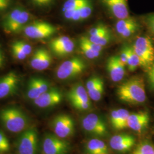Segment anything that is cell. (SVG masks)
<instances>
[{
    "instance_id": "obj_1",
    "label": "cell",
    "mask_w": 154,
    "mask_h": 154,
    "mask_svg": "<svg viewBox=\"0 0 154 154\" xmlns=\"http://www.w3.org/2000/svg\"><path fill=\"white\" fill-rule=\"evenodd\" d=\"M116 94L121 101L131 105H141L146 100L145 83L143 78L131 77L121 84Z\"/></svg>"
},
{
    "instance_id": "obj_2",
    "label": "cell",
    "mask_w": 154,
    "mask_h": 154,
    "mask_svg": "<svg viewBox=\"0 0 154 154\" xmlns=\"http://www.w3.org/2000/svg\"><path fill=\"white\" fill-rule=\"evenodd\" d=\"M0 123L13 134H21L30 126L28 116L15 107H7L0 111Z\"/></svg>"
},
{
    "instance_id": "obj_3",
    "label": "cell",
    "mask_w": 154,
    "mask_h": 154,
    "mask_svg": "<svg viewBox=\"0 0 154 154\" xmlns=\"http://www.w3.org/2000/svg\"><path fill=\"white\" fill-rule=\"evenodd\" d=\"M30 13L22 7H16L4 17L2 25L7 33H16L22 30L30 19Z\"/></svg>"
},
{
    "instance_id": "obj_4",
    "label": "cell",
    "mask_w": 154,
    "mask_h": 154,
    "mask_svg": "<svg viewBox=\"0 0 154 154\" xmlns=\"http://www.w3.org/2000/svg\"><path fill=\"white\" fill-rule=\"evenodd\" d=\"M38 134L35 127H29L20 134L16 143L17 154H38Z\"/></svg>"
},
{
    "instance_id": "obj_5",
    "label": "cell",
    "mask_w": 154,
    "mask_h": 154,
    "mask_svg": "<svg viewBox=\"0 0 154 154\" xmlns=\"http://www.w3.org/2000/svg\"><path fill=\"white\" fill-rule=\"evenodd\" d=\"M132 48L140 59V66L148 70L154 62V45L151 39L147 36L138 37Z\"/></svg>"
},
{
    "instance_id": "obj_6",
    "label": "cell",
    "mask_w": 154,
    "mask_h": 154,
    "mask_svg": "<svg viewBox=\"0 0 154 154\" xmlns=\"http://www.w3.org/2000/svg\"><path fill=\"white\" fill-rule=\"evenodd\" d=\"M86 66L82 59L75 57L61 63L57 70L56 76L60 80L70 79L81 74Z\"/></svg>"
},
{
    "instance_id": "obj_7",
    "label": "cell",
    "mask_w": 154,
    "mask_h": 154,
    "mask_svg": "<svg viewBox=\"0 0 154 154\" xmlns=\"http://www.w3.org/2000/svg\"><path fill=\"white\" fill-rule=\"evenodd\" d=\"M70 151V144L66 139L59 138L54 134H47L44 137L42 154H69Z\"/></svg>"
},
{
    "instance_id": "obj_8",
    "label": "cell",
    "mask_w": 154,
    "mask_h": 154,
    "mask_svg": "<svg viewBox=\"0 0 154 154\" xmlns=\"http://www.w3.org/2000/svg\"><path fill=\"white\" fill-rule=\"evenodd\" d=\"M51 127L54 134L63 139L72 137L75 131L74 122L67 114L56 116L51 122Z\"/></svg>"
},
{
    "instance_id": "obj_9",
    "label": "cell",
    "mask_w": 154,
    "mask_h": 154,
    "mask_svg": "<svg viewBox=\"0 0 154 154\" xmlns=\"http://www.w3.org/2000/svg\"><path fill=\"white\" fill-rule=\"evenodd\" d=\"M22 30L25 35L28 38L41 39L54 35L57 32V29L48 22L34 21L26 25Z\"/></svg>"
},
{
    "instance_id": "obj_10",
    "label": "cell",
    "mask_w": 154,
    "mask_h": 154,
    "mask_svg": "<svg viewBox=\"0 0 154 154\" xmlns=\"http://www.w3.org/2000/svg\"><path fill=\"white\" fill-rule=\"evenodd\" d=\"M83 129L88 134L99 138L106 137L108 130L105 122L96 114H89L81 120Z\"/></svg>"
},
{
    "instance_id": "obj_11",
    "label": "cell",
    "mask_w": 154,
    "mask_h": 154,
    "mask_svg": "<svg viewBox=\"0 0 154 154\" xmlns=\"http://www.w3.org/2000/svg\"><path fill=\"white\" fill-rule=\"evenodd\" d=\"M67 95L70 103L75 109L87 111L91 109L90 99L86 88L82 84L78 83L72 86Z\"/></svg>"
},
{
    "instance_id": "obj_12",
    "label": "cell",
    "mask_w": 154,
    "mask_h": 154,
    "mask_svg": "<svg viewBox=\"0 0 154 154\" xmlns=\"http://www.w3.org/2000/svg\"><path fill=\"white\" fill-rule=\"evenodd\" d=\"M20 78L16 72H11L0 77V99H5L16 93Z\"/></svg>"
},
{
    "instance_id": "obj_13",
    "label": "cell",
    "mask_w": 154,
    "mask_h": 154,
    "mask_svg": "<svg viewBox=\"0 0 154 154\" xmlns=\"http://www.w3.org/2000/svg\"><path fill=\"white\" fill-rule=\"evenodd\" d=\"M62 100V94L60 90L58 88H50L33 101L34 105L39 108L47 109L59 105Z\"/></svg>"
},
{
    "instance_id": "obj_14",
    "label": "cell",
    "mask_w": 154,
    "mask_h": 154,
    "mask_svg": "<svg viewBox=\"0 0 154 154\" xmlns=\"http://www.w3.org/2000/svg\"><path fill=\"white\" fill-rule=\"evenodd\" d=\"M135 139L130 134H119L110 138V147L118 152H126L132 149L135 144Z\"/></svg>"
},
{
    "instance_id": "obj_15",
    "label": "cell",
    "mask_w": 154,
    "mask_h": 154,
    "mask_svg": "<svg viewBox=\"0 0 154 154\" xmlns=\"http://www.w3.org/2000/svg\"><path fill=\"white\" fill-rule=\"evenodd\" d=\"M49 83L43 78L32 77L28 83L26 95L28 99L34 100L49 88Z\"/></svg>"
},
{
    "instance_id": "obj_16",
    "label": "cell",
    "mask_w": 154,
    "mask_h": 154,
    "mask_svg": "<svg viewBox=\"0 0 154 154\" xmlns=\"http://www.w3.org/2000/svg\"><path fill=\"white\" fill-rule=\"evenodd\" d=\"M125 65L123 64L119 56H111L106 64V69L112 81L118 82L122 80L125 75Z\"/></svg>"
},
{
    "instance_id": "obj_17",
    "label": "cell",
    "mask_w": 154,
    "mask_h": 154,
    "mask_svg": "<svg viewBox=\"0 0 154 154\" xmlns=\"http://www.w3.org/2000/svg\"><path fill=\"white\" fill-rule=\"evenodd\" d=\"M52 62V57L49 51L44 48L36 50L30 61L31 67L38 71L48 69Z\"/></svg>"
},
{
    "instance_id": "obj_18",
    "label": "cell",
    "mask_w": 154,
    "mask_h": 154,
    "mask_svg": "<svg viewBox=\"0 0 154 154\" xmlns=\"http://www.w3.org/2000/svg\"><path fill=\"white\" fill-rule=\"evenodd\" d=\"M149 116L146 111L130 113L127 119V128L136 132L144 131L149 125Z\"/></svg>"
},
{
    "instance_id": "obj_19",
    "label": "cell",
    "mask_w": 154,
    "mask_h": 154,
    "mask_svg": "<svg viewBox=\"0 0 154 154\" xmlns=\"http://www.w3.org/2000/svg\"><path fill=\"white\" fill-rule=\"evenodd\" d=\"M112 15L120 20L129 17L127 0H102Z\"/></svg>"
},
{
    "instance_id": "obj_20",
    "label": "cell",
    "mask_w": 154,
    "mask_h": 154,
    "mask_svg": "<svg viewBox=\"0 0 154 154\" xmlns=\"http://www.w3.org/2000/svg\"><path fill=\"white\" fill-rule=\"evenodd\" d=\"M130 114L128 110L124 109L114 110L110 114V123L116 130H122L127 128V119Z\"/></svg>"
},
{
    "instance_id": "obj_21",
    "label": "cell",
    "mask_w": 154,
    "mask_h": 154,
    "mask_svg": "<svg viewBox=\"0 0 154 154\" xmlns=\"http://www.w3.org/2000/svg\"><path fill=\"white\" fill-rule=\"evenodd\" d=\"M85 151L88 154H110L107 146L99 138L90 139L85 145Z\"/></svg>"
},
{
    "instance_id": "obj_22",
    "label": "cell",
    "mask_w": 154,
    "mask_h": 154,
    "mask_svg": "<svg viewBox=\"0 0 154 154\" xmlns=\"http://www.w3.org/2000/svg\"><path fill=\"white\" fill-rule=\"evenodd\" d=\"M104 82L101 79L95 86L87 91L90 99L93 101H99L102 99L104 93Z\"/></svg>"
},
{
    "instance_id": "obj_23",
    "label": "cell",
    "mask_w": 154,
    "mask_h": 154,
    "mask_svg": "<svg viewBox=\"0 0 154 154\" xmlns=\"http://www.w3.org/2000/svg\"><path fill=\"white\" fill-rule=\"evenodd\" d=\"M91 42L101 46H105L108 44L111 39V34L110 30L99 33L96 35L91 36L88 38Z\"/></svg>"
},
{
    "instance_id": "obj_24",
    "label": "cell",
    "mask_w": 154,
    "mask_h": 154,
    "mask_svg": "<svg viewBox=\"0 0 154 154\" xmlns=\"http://www.w3.org/2000/svg\"><path fill=\"white\" fill-rule=\"evenodd\" d=\"M131 154H154V145L146 140L139 143Z\"/></svg>"
},
{
    "instance_id": "obj_25",
    "label": "cell",
    "mask_w": 154,
    "mask_h": 154,
    "mask_svg": "<svg viewBox=\"0 0 154 154\" xmlns=\"http://www.w3.org/2000/svg\"><path fill=\"white\" fill-rule=\"evenodd\" d=\"M126 66L129 71L134 72L139 66H140V61L137 54L135 53L132 47H130V54L127 60Z\"/></svg>"
},
{
    "instance_id": "obj_26",
    "label": "cell",
    "mask_w": 154,
    "mask_h": 154,
    "mask_svg": "<svg viewBox=\"0 0 154 154\" xmlns=\"http://www.w3.org/2000/svg\"><path fill=\"white\" fill-rule=\"evenodd\" d=\"M75 48V45L74 42L70 39L65 44L61 46L58 48L52 51L55 55L62 57L65 55H69L72 53Z\"/></svg>"
},
{
    "instance_id": "obj_27",
    "label": "cell",
    "mask_w": 154,
    "mask_h": 154,
    "mask_svg": "<svg viewBox=\"0 0 154 154\" xmlns=\"http://www.w3.org/2000/svg\"><path fill=\"white\" fill-rule=\"evenodd\" d=\"M81 21H83L91 16L93 11V5L91 0H85L79 7Z\"/></svg>"
},
{
    "instance_id": "obj_28",
    "label": "cell",
    "mask_w": 154,
    "mask_h": 154,
    "mask_svg": "<svg viewBox=\"0 0 154 154\" xmlns=\"http://www.w3.org/2000/svg\"><path fill=\"white\" fill-rule=\"evenodd\" d=\"M135 22L136 21L134 19L129 17L126 18L119 20L116 23V30L117 33L120 35L125 29Z\"/></svg>"
},
{
    "instance_id": "obj_29",
    "label": "cell",
    "mask_w": 154,
    "mask_h": 154,
    "mask_svg": "<svg viewBox=\"0 0 154 154\" xmlns=\"http://www.w3.org/2000/svg\"><path fill=\"white\" fill-rule=\"evenodd\" d=\"M79 48L82 53L88 59H94L98 58L100 54V52L94 51L91 49L87 45L79 41Z\"/></svg>"
},
{
    "instance_id": "obj_30",
    "label": "cell",
    "mask_w": 154,
    "mask_h": 154,
    "mask_svg": "<svg viewBox=\"0 0 154 154\" xmlns=\"http://www.w3.org/2000/svg\"><path fill=\"white\" fill-rule=\"evenodd\" d=\"M85 0H66L62 7V11L73 10L82 5Z\"/></svg>"
},
{
    "instance_id": "obj_31",
    "label": "cell",
    "mask_w": 154,
    "mask_h": 154,
    "mask_svg": "<svg viewBox=\"0 0 154 154\" xmlns=\"http://www.w3.org/2000/svg\"><path fill=\"white\" fill-rule=\"evenodd\" d=\"M11 149V145L9 139L5 134L0 130V154H4L8 152Z\"/></svg>"
},
{
    "instance_id": "obj_32",
    "label": "cell",
    "mask_w": 154,
    "mask_h": 154,
    "mask_svg": "<svg viewBox=\"0 0 154 154\" xmlns=\"http://www.w3.org/2000/svg\"><path fill=\"white\" fill-rule=\"evenodd\" d=\"M70 39H71L67 36H61L54 39L50 43V49L52 51H53L61 46L65 44Z\"/></svg>"
},
{
    "instance_id": "obj_33",
    "label": "cell",
    "mask_w": 154,
    "mask_h": 154,
    "mask_svg": "<svg viewBox=\"0 0 154 154\" xmlns=\"http://www.w3.org/2000/svg\"><path fill=\"white\" fill-rule=\"evenodd\" d=\"M11 51L14 57L18 60H25L28 55H26L21 49L15 42L12 43L11 46Z\"/></svg>"
},
{
    "instance_id": "obj_34",
    "label": "cell",
    "mask_w": 154,
    "mask_h": 154,
    "mask_svg": "<svg viewBox=\"0 0 154 154\" xmlns=\"http://www.w3.org/2000/svg\"><path fill=\"white\" fill-rule=\"evenodd\" d=\"M79 41L82 42L84 44L87 45L88 47H89L91 50H93L94 51H97V52H100L102 51V50L103 49V46H101L95 44L93 42H91L89 39L85 37L82 36L79 39Z\"/></svg>"
},
{
    "instance_id": "obj_35",
    "label": "cell",
    "mask_w": 154,
    "mask_h": 154,
    "mask_svg": "<svg viewBox=\"0 0 154 154\" xmlns=\"http://www.w3.org/2000/svg\"><path fill=\"white\" fill-rule=\"evenodd\" d=\"M139 25L137 21L128 26L120 34L122 38H127L132 35L138 30Z\"/></svg>"
},
{
    "instance_id": "obj_36",
    "label": "cell",
    "mask_w": 154,
    "mask_h": 154,
    "mask_svg": "<svg viewBox=\"0 0 154 154\" xmlns=\"http://www.w3.org/2000/svg\"><path fill=\"white\" fill-rule=\"evenodd\" d=\"M109 30H110L106 26L102 24H100L99 25H97L94 28H91L88 32V35H89V37L94 36L99 33H103Z\"/></svg>"
},
{
    "instance_id": "obj_37",
    "label": "cell",
    "mask_w": 154,
    "mask_h": 154,
    "mask_svg": "<svg viewBox=\"0 0 154 154\" xmlns=\"http://www.w3.org/2000/svg\"><path fill=\"white\" fill-rule=\"evenodd\" d=\"M15 42L26 55H29L31 54L32 51V47L28 43L22 41H15Z\"/></svg>"
},
{
    "instance_id": "obj_38",
    "label": "cell",
    "mask_w": 154,
    "mask_h": 154,
    "mask_svg": "<svg viewBox=\"0 0 154 154\" xmlns=\"http://www.w3.org/2000/svg\"><path fill=\"white\" fill-rule=\"evenodd\" d=\"M130 50V46L124 47L122 50L121 55L119 56L122 63L124 64L125 66H126L127 60L129 57Z\"/></svg>"
},
{
    "instance_id": "obj_39",
    "label": "cell",
    "mask_w": 154,
    "mask_h": 154,
    "mask_svg": "<svg viewBox=\"0 0 154 154\" xmlns=\"http://www.w3.org/2000/svg\"><path fill=\"white\" fill-rule=\"evenodd\" d=\"M148 82L149 88L154 91V62L148 70Z\"/></svg>"
},
{
    "instance_id": "obj_40",
    "label": "cell",
    "mask_w": 154,
    "mask_h": 154,
    "mask_svg": "<svg viewBox=\"0 0 154 154\" xmlns=\"http://www.w3.org/2000/svg\"><path fill=\"white\" fill-rule=\"evenodd\" d=\"M12 0H0V12L6 10L11 4Z\"/></svg>"
},
{
    "instance_id": "obj_41",
    "label": "cell",
    "mask_w": 154,
    "mask_h": 154,
    "mask_svg": "<svg viewBox=\"0 0 154 154\" xmlns=\"http://www.w3.org/2000/svg\"><path fill=\"white\" fill-rule=\"evenodd\" d=\"M147 23L150 30L154 33V14H151L147 17Z\"/></svg>"
},
{
    "instance_id": "obj_42",
    "label": "cell",
    "mask_w": 154,
    "mask_h": 154,
    "mask_svg": "<svg viewBox=\"0 0 154 154\" xmlns=\"http://www.w3.org/2000/svg\"><path fill=\"white\" fill-rule=\"evenodd\" d=\"M33 2L38 6H45L49 4L53 0H32Z\"/></svg>"
},
{
    "instance_id": "obj_43",
    "label": "cell",
    "mask_w": 154,
    "mask_h": 154,
    "mask_svg": "<svg viewBox=\"0 0 154 154\" xmlns=\"http://www.w3.org/2000/svg\"><path fill=\"white\" fill-rule=\"evenodd\" d=\"M72 21H81V14H80V11H79V7L78 8H77V9L74 11V13L73 16L72 18Z\"/></svg>"
},
{
    "instance_id": "obj_44",
    "label": "cell",
    "mask_w": 154,
    "mask_h": 154,
    "mask_svg": "<svg viewBox=\"0 0 154 154\" xmlns=\"http://www.w3.org/2000/svg\"><path fill=\"white\" fill-rule=\"evenodd\" d=\"M5 62V56L2 50L0 49V68L2 67Z\"/></svg>"
}]
</instances>
